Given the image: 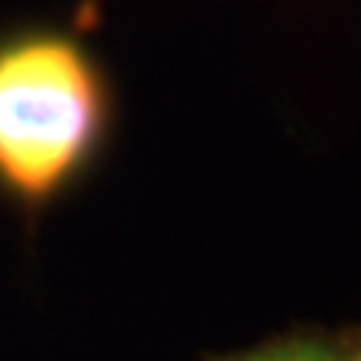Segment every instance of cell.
I'll return each instance as SVG.
<instances>
[{"mask_svg":"<svg viewBox=\"0 0 361 361\" xmlns=\"http://www.w3.org/2000/svg\"><path fill=\"white\" fill-rule=\"evenodd\" d=\"M355 361H361V351H358V358H355Z\"/></svg>","mask_w":361,"mask_h":361,"instance_id":"277c9868","label":"cell"},{"mask_svg":"<svg viewBox=\"0 0 361 361\" xmlns=\"http://www.w3.org/2000/svg\"><path fill=\"white\" fill-rule=\"evenodd\" d=\"M361 351L358 324H295L251 348L228 355H204L201 361H355Z\"/></svg>","mask_w":361,"mask_h":361,"instance_id":"7a4b0ae2","label":"cell"},{"mask_svg":"<svg viewBox=\"0 0 361 361\" xmlns=\"http://www.w3.org/2000/svg\"><path fill=\"white\" fill-rule=\"evenodd\" d=\"M101 17H104V0H78L71 24L78 27L80 34H94L101 27Z\"/></svg>","mask_w":361,"mask_h":361,"instance_id":"3957f363","label":"cell"},{"mask_svg":"<svg viewBox=\"0 0 361 361\" xmlns=\"http://www.w3.org/2000/svg\"><path fill=\"white\" fill-rule=\"evenodd\" d=\"M121 134V87L74 24H0V204L37 234L101 174Z\"/></svg>","mask_w":361,"mask_h":361,"instance_id":"6da1fadb","label":"cell"}]
</instances>
